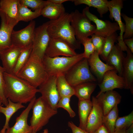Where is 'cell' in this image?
Listing matches in <instances>:
<instances>
[{
    "label": "cell",
    "mask_w": 133,
    "mask_h": 133,
    "mask_svg": "<svg viewBox=\"0 0 133 133\" xmlns=\"http://www.w3.org/2000/svg\"><path fill=\"white\" fill-rule=\"evenodd\" d=\"M4 78L5 96L13 102H30L38 92V89L12 73L5 72Z\"/></svg>",
    "instance_id": "1"
},
{
    "label": "cell",
    "mask_w": 133,
    "mask_h": 133,
    "mask_svg": "<svg viewBox=\"0 0 133 133\" xmlns=\"http://www.w3.org/2000/svg\"><path fill=\"white\" fill-rule=\"evenodd\" d=\"M71 13L65 12L58 19L48 21L47 30L50 38H58L68 43L75 50L81 48L71 24Z\"/></svg>",
    "instance_id": "2"
},
{
    "label": "cell",
    "mask_w": 133,
    "mask_h": 133,
    "mask_svg": "<svg viewBox=\"0 0 133 133\" xmlns=\"http://www.w3.org/2000/svg\"><path fill=\"white\" fill-rule=\"evenodd\" d=\"M16 75L36 88L49 76L42 61L31 56Z\"/></svg>",
    "instance_id": "3"
},
{
    "label": "cell",
    "mask_w": 133,
    "mask_h": 133,
    "mask_svg": "<svg viewBox=\"0 0 133 133\" xmlns=\"http://www.w3.org/2000/svg\"><path fill=\"white\" fill-rule=\"evenodd\" d=\"M84 58L83 53L72 57H50L45 55L42 63L48 76L65 75L76 63Z\"/></svg>",
    "instance_id": "4"
},
{
    "label": "cell",
    "mask_w": 133,
    "mask_h": 133,
    "mask_svg": "<svg viewBox=\"0 0 133 133\" xmlns=\"http://www.w3.org/2000/svg\"><path fill=\"white\" fill-rule=\"evenodd\" d=\"M32 109L33 114L30 120L32 132L36 133L49 122L50 119L57 113L40 96L36 99Z\"/></svg>",
    "instance_id": "5"
},
{
    "label": "cell",
    "mask_w": 133,
    "mask_h": 133,
    "mask_svg": "<svg viewBox=\"0 0 133 133\" xmlns=\"http://www.w3.org/2000/svg\"><path fill=\"white\" fill-rule=\"evenodd\" d=\"M69 84L74 87L87 82H95L96 79L91 73L87 59L83 58L74 65L65 75Z\"/></svg>",
    "instance_id": "6"
},
{
    "label": "cell",
    "mask_w": 133,
    "mask_h": 133,
    "mask_svg": "<svg viewBox=\"0 0 133 133\" xmlns=\"http://www.w3.org/2000/svg\"><path fill=\"white\" fill-rule=\"evenodd\" d=\"M71 24L77 40L81 44L86 38L94 34L95 25L82 13L76 10L71 13Z\"/></svg>",
    "instance_id": "7"
},
{
    "label": "cell",
    "mask_w": 133,
    "mask_h": 133,
    "mask_svg": "<svg viewBox=\"0 0 133 133\" xmlns=\"http://www.w3.org/2000/svg\"><path fill=\"white\" fill-rule=\"evenodd\" d=\"M48 21L35 28L30 56L42 61L50 37L47 32Z\"/></svg>",
    "instance_id": "8"
},
{
    "label": "cell",
    "mask_w": 133,
    "mask_h": 133,
    "mask_svg": "<svg viewBox=\"0 0 133 133\" xmlns=\"http://www.w3.org/2000/svg\"><path fill=\"white\" fill-rule=\"evenodd\" d=\"M41 97L53 109L57 110V104L61 98L57 86V77L49 76L39 87Z\"/></svg>",
    "instance_id": "9"
},
{
    "label": "cell",
    "mask_w": 133,
    "mask_h": 133,
    "mask_svg": "<svg viewBox=\"0 0 133 133\" xmlns=\"http://www.w3.org/2000/svg\"><path fill=\"white\" fill-rule=\"evenodd\" d=\"M82 13L95 24V34L106 37L117 31H120L119 26L116 22H112L109 20L99 19L90 12L89 7L88 6L83 9Z\"/></svg>",
    "instance_id": "10"
},
{
    "label": "cell",
    "mask_w": 133,
    "mask_h": 133,
    "mask_svg": "<svg viewBox=\"0 0 133 133\" xmlns=\"http://www.w3.org/2000/svg\"><path fill=\"white\" fill-rule=\"evenodd\" d=\"M123 3L122 0L108 1V8L110 12V18L113 20L114 19L120 29L119 35L118 36L117 38V44L123 51H126L128 47L124 43L123 38L125 31V24L122 22L121 17V10L123 7Z\"/></svg>",
    "instance_id": "11"
},
{
    "label": "cell",
    "mask_w": 133,
    "mask_h": 133,
    "mask_svg": "<svg viewBox=\"0 0 133 133\" xmlns=\"http://www.w3.org/2000/svg\"><path fill=\"white\" fill-rule=\"evenodd\" d=\"M67 42L58 38H50L45 55L50 57H72L77 54Z\"/></svg>",
    "instance_id": "12"
},
{
    "label": "cell",
    "mask_w": 133,
    "mask_h": 133,
    "mask_svg": "<svg viewBox=\"0 0 133 133\" xmlns=\"http://www.w3.org/2000/svg\"><path fill=\"white\" fill-rule=\"evenodd\" d=\"M35 26V21L33 20L23 29L13 30L11 37L12 45L22 49L33 44Z\"/></svg>",
    "instance_id": "13"
},
{
    "label": "cell",
    "mask_w": 133,
    "mask_h": 133,
    "mask_svg": "<svg viewBox=\"0 0 133 133\" xmlns=\"http://www.w3.org/2000/svg\"><path fill=\"white\" fill-rule=\"evenodd\" d=\"M117 73L115 70H108L105 73L102 81L99 84L100 90L98 95L116 88L125 89L123 78Z\"/></svg>",
    "instance_id": "14"
},
{
    "label": "cell",
    "mask_w": 133,
    "mask_h": 133,
    "mask_svg": "<svg viewBox=\"0 0 133 133\" xmlns=\"http://www.w3.org/2000/svg\"><path fill=\"white\" fill-rule=\"evenodd\" d=\"M92 106L88 117L85 130L89 133H93L103 124V111L97 98L92 97Z\"/></svg>",
    "instance_id": "15"
},
{
    "label": "cell",
    "mask_w": 133,
    "mask_h": 133,
    "mask_svg": "<svg viewBox=\"0 0 133 133\" xmlns=\"http://www.w3.org/2000/svg\"><path fill=\"white\" fill-rule=\"evenodd\" d=\"M0 52L12 45L11 37L14 27L17 24L9 19L0 9Z\"/></svg>",
    "instance_id": "16"
},
{
    "label": "cell",
    "mask_w": 133,
    "mask_h": 133,
    "mask_svg": "<svg viewBox=\"0 0 133 133\" xmlns=\"http://www.w3.org/2000/svg\"><path fill=\"white\" fill-rule=\"evenodd\" d=\"M35 97L29 102L27 108L17 117L14 125L6 130L5 133H32V129L27 123L29 113L32 109L35 99Z\"/></svg>",
    "instance_id": "17"
},
{
    "label": "cell",
    "mask_w": 133,
    "mask_h": 133,
    "mask_svg": "<svg viewBox=\"0 0 133 133\" xmlns=\"http://www.w3.org/2000/svg\"><path fill=\"white\" fill-rule=\"evenodd\" d=\"M22 49L12 45L0 52V58L5 72L12 73Z\"/></svg>",
    "instance_id": "18"
},
{
    "label": "cell",
    "mask_w": 133,
    "mask_h": 133,
    "mask_svg": "<svg viewBox=\"0 0 133 133\" xmlns=\"http://www.w3.org/2000/svg\"><path fill=\"white\" fill-rule=\"evenodd\" d=\"M96 97L101 105L104 116L107 114L116 105H118L121 99L120 95L113 90L97 95Z\"/></svg>",
    "instance_id": "19"
},
{
    "label": "cell",
    "mask_w": 133,
    "mask_h": 133,
    "mask_svg": "<svg viewBox=\"0 0 133 133\" xmlns=\"http://www.w3.org/2000/svg\"><path fill=\"white\" fill-rule=\"evenodd\" d=\"M99 56L98 53L95 51L87 60L90 70L95 74L100 83L106 71L115 69L113 67L103 63Z\"/></svg>",
    "instance_id": "20"
},
{
    "label": "cell",
    "mask_w": 133,
    "mask_h": 133,
    "mask_svg": "<svg viewBox=\"0 0 133 133\" xmlns=\"http://www.w3.org/2000/svg\"><path fill=\"white\" fill-rule=\"evenodd\" d=\"M127 55L125 57L122 77L126 84L125 89L130 90L133 94V55L128 48Z\"/></svg>",
    "instance_id": "21"
},
{
    "label": "cell",
    "mask_w": 133,
    "mask_h": 133,
    "mask_svg": "<svg viewBox=\"0 0 133 133\" xmlns=\"http://www.w3.org/2000/svg\"><path fill=\"white\" fill-rule=\"evenodd\" d=\"M124 58L123 51L117 43L114 46L105 61L114 68L119 75L122 76Z\"/></svg>",
    "instance_id": "22"
},
{
    "label": "cell",
    "mask_w": 133,
    "mask_h": 133,
    "mask_svg": "<svg viewBox=\"0 0 133 133\" xmlns=\"http://www.w3.org/2000/svg\"><path fill=\"white\" fill-rule=\"evenodd\" d=\"M19 2L20 0H0V9L8 18L17 23Z\"/></svg>",
    "instance_id": "23"
},
{
    "label": "cell",
    "mask_w": 133,
    "mask_h": 133,
    "mask_svg": "<svg viewBox=\"0 0 133 133\" xmlns=\"http://www.w3.org/2000/svg\"><path fill=\"white\" fill-rule=\"evenodd\" d=\"M8 103L5 107L0 106V112L5 115L6 119L4 125L1 130L0 133H5L9 127V123L12 116L19 109L24 108L25 106L22 104L15 103L8 99Z\"/></svg>",
    "instance_id": "24"
},
{
    "label": "cell",
    "mask_w": 133,
    "mask_h": 133,
    "mask_svg": "<svg viewBox=\"0 0 133 133\" xmlns=\"http://www.w3.org/2000/svg\"><path fill=\"white\" fill-rule=\"evenodd\" d=\"M48 3L41 11V15L50 20L56 19L65 13V8L63 4L52 3L49 0Z\"/></svg>",
    "instance_id": "25"
},
{
    "label": "cell",
    "mask_w": 133,
    "mask_h": 133,
    "mask_svg": "<svg viewBox=\"0 0 133 133\" xmlns=\"http://www.w3.org/2000/svg\"><path fill=\"white\" fill-rule=\"evenodd\" d=\"M92 106L90 100H79L78 114L80 123L79 127L85 130L87 119Z\"/></svg>",
    "instance_id": "26"
},
{
    "label": "cell",
    "mask_w": 133,
    "mask_h": 133,
    "mask_svg": "<svg viewBox=\"0 0 133 133\" xmlns=\"http://www.w3.org/2000/svg\"><path fill=\"white\" fill-rule=\"evenodd\" d=\"M97 86L94 82L83 83L73 87L74 95L79 100H90L91 96Z\"/></svg>",
    "instance_id": "27"
},
{
    "label": "cell",
    "mask_w": 133,
    "mask_h": 133,
    "mask_svg": "<svg viewBox=\"0 0 133 133\" xmlns=\"http://www.w3.org/2000/svg\"><path fill=\"white\" fill-rule=\"evenodd\" d=\"M71 1L76 6L84 4L89 7L96 8L101 17H103V15L108 11L107 0H72Z\"/></svg>",
    "instance_id": "28"
},
{
    "label": "cell",
    "mask_w": 133,
    "mask_h": 133,
    "mask_svg": "<svg viewBox=\"0 0 133 133\" xmlns=\"http://www.w3.org/2000/svg\"><path fill=\"white\" fill-rule=\"evenodd\" d=\"M57 86L61 98L64 97L71 98L74 95V87L68 83L65 75H60L57 77Z\"/></svg>",
    "instance_id": "29"
},
{
    "label": "cell",
    "mask_w": 133,
    "mask_h": 133,
    "mask_svg": "<svg viewBox=\"0 0 133 133\" xmlns=\"http://www.w3.org/2000/svg\"><path fill=\"white\" fill-rule=\"evenodd\" d=\"M42 10L32 11L19 2L18 7V21L19 22L20 21L28 22L32 21L41 15Z\"/></svg>",
    "instance_id": "30"
},
{
    "label": "cell",
    "mask_w": 133,
    "mask_h": 133,
    "mask_svg": "<svg viewBox=\"0 0 133 133\" xmlns=\"http://www.w3.org/2000/svg\"><path fill=\"white\" fill-rule=\"evenodd\" d=\"M33 44L22 48L18 56L12 74L17 75L28 61L31 55Z\"/></svg>",
    "instance_id": "31"
},
{
    "label": "cell",
    "mask_w": 133,
    "mask_h": 133,
    "mask_svg": "<svg viewBox=\"0 0 133 133\" xmlns=\"http://www.w3.org/2000/svg\"><path fill=\"white\" fill-rule=\"evenodd\" d=\"M118 115V110L117 105L103 117V124L108 129L110 133H113L115 131V124Z\"/></svg>",
    "instance_id": "32"
},
{
    "label": "cell",
    "mask_w": 133,
    "mask_h": 133,
    "mask_svg": "<svg viewBox=\"0 0 133 133\" xmlns=\"http://www.w3.org/2000/svg\"><path fill=\"white\" fill-rule=\"evenodd\" d=\"M118 35L116 32L106 37L101 53L100 55L101 58L105 61L115 45L117 41Z\"/></svg>",
    "instance_id": "33"
},
{
    "label": "cell",
    "mask_w": 133,
    "mask_h": 133,
    "mask_svg": "<svg viewBox=\"0 0 133 133\" xmlns=\"http://www.w3.org/2000/svg\"><path fill=\"white\" fill-rule=\"evenodd\" d=\"M133 124V111L129 115L121 117H118L116 122L115 130L126 129Z\"/></svg>",
    "instance_id": "34"
},
{
    "label": "cell",
    "mask_w": 133,
    "mask_h": 133,
    "mask_svg": "<svg viewBox=\"0 0 133 133\" xmlns=\"http://www.w3.org/2000/svg\"><path fill=\"white\" fill-rule=\"evenodd\" d=\"M48 2V0H20L21 4L28 8H31L34 11L42 10Z\"/></svg>",
    "instance_id": "35"
},
{
    "label": "cell",
    "mask_w": 133,
    "mask_h": 133,
    "mask_svg": "<svg viewBox=\"0 0 133 133\" xmlns=\"http://www.w3.org/2000/svg\"><path fill=\"white\" fill-rule=\"evenodd\" d=\"M125 22V29L124 33L123 35V40L133 37V18L128 17L125 14H121Z\"/></svg>",
    "instance_id": "36"
},
{
    "label": "cell",
    "mask_w": 133,
    "mask_h": 133,
    "mask_svg": "<svg viewBox=\"0 0 133 133\" xmlns=\"http://www.w3.org/2000/svg\"><path fill=\"white\" fill-rule=\"evenodd\" d=\"M70 97H67L61 98L57 104V108H63L67 111L70 117L73 118L75 116L76 114L70 105Z\"/></svg>",
    "instance_id": "37"
},
{
    "label": "cell",
    "mask_w": 133,
    "mask_h": 133,
    "mask_svg": "<svg viewBox=\"0 0 133 133\" xmlns=\"http://www.w3.org/2000/svg\"><path fill=\"white\" fill-rule=\"evenodd\" d=\"M84 47V51L83 53L84 58L88 59L95 51L91 38L88 37L82 43Z\"/></svg>",
    "instance_id": "38"
},
{
    "label": "cell",
    "mask_w": 133,
    "mask_h": 133,
    "mask_svg": "<svg viewBox=\"0 0 133 133\" xmlns=\"http://www.w3.org/2000/svg\"><path fill=\"white\" fill-rule=\"evenodd\" d=\"M5 72V70L0 65V99L2 103L6 106L8 104V101L4 94V73Z\"/></svg>",
    "instance_id": "39"
},
{
    "label": "cell",
    "mask_w": 133,
    "mask_h": 133,
    "mask_svg": "<svg viewBox=\"0 0 133 133\" xmlns=\"http://www.w3.org/2000/svg\"><path fill=\"white\" fill-rule=\"evenodd\" d=\"M91 39L95 48V51L99 55L105 41L106 37L95 34L91 36Z\"/></svg>",
    "instance_id": "40"
},
{
    "label": "cell",
    "mask_w": 133,
    "mask_h": 133,
    "mask_svg": "<svg viewBox=\"0 0 133 133\" xmlns=\"http://www.w3.org/2000/svg\"><path fill=\"white\" fill-rule=\"evenodd\" d=\"M68 126L71 129L72 133H89L85 130L77 126L71 121H68Z\"/></svg>",
    "instance_id": "41"
},
{
    "label": "cell",
    "mask_w": 133,
    "mask_h": 133,
    "mask_svg": "<svg viewBox=\"0 0 133 133\" xmlns=\"http://www.w3.org/2000/svg\"><path fill=\"white\" fill-rule=\"evenodd\" d=\"M124 42L131 52L133 53V37L123 40Z\"/></svg>",
    "instance_id": "42"
},
{
    "label": "cell",
    "mask_w": 133,
    "mask_h": 133,
    "mask_svg": "<svg viewBox=\"0 0 133 133\" xmlns=\"http://www.w3.org/2000/svg\"><path fill=\"white\" fill-rule=\"evenodd\" d=\"M93 133H110L106 127L102 124Z\"/></svg>",
    "instance_id": "43"
},
{
    "label": "cell",
    "mask_w": 133,
    "mask_h": 133,
    "mask_svg": "<svg viewBox=\"0 0 133 133\" xmlns=\"http://www.w3.org/2000/svg\"><path fill=\"white\" fill-rule=\"evenodd\" d=\"M49 1L52 3L58 4H62L65 2L71 1V0H49Z\"/></svg>",
    "instance_id": "44"
},
{
    "label": "cell",
    "mask_w": 133,
    "mask_h": 133,
    "mask_svg": "<svg viewBox=\"0 0 133 133\" xmlns=\"http://www.w3.org/2000/svg\"><path fill=\"white\" fill-rule=\"evenodd\" d=\"M127 133H133V124L126 130Z\"/></svg>",
    "instance_id": "45"
},
{
    "label": "cell",
    "mask_w": 133,
    "mask_h": 133,
    "mask_svg": "<svg viewBox=\"0 0 133 133\" xmlns=\"http://www.w3.org/2000/svg\"><path fill=\"white\" fill-rule=\"evenodd\" d=\"M126 130L124 129L118 130L115 131L113 133H127Z\"/></svg>",
    "instance_id": "46"
},
{
    "label": "cell",
    "mask_w": 133,
    "mask_h": 133,
    "mask_svg": "<svg viewBox=\"0 0 133 133\" xmlns=\"http://www.w3.org/2000/svg\"><path fill=\"white\" fill-rule=\"evenodd\" d=\"M32 133H36L32 132ZM42 133H49V131L47 129H45L44 130L43 132Z\"/></svg>",
    "instance_id": "47"
},
{
    "label": "cell",
    "mask_w": 133,
    "mask_h": 133,
    "mask_svg": "<svg viewBox=\"0 0 133 133\" xmlns=\"http://www.w3.org/2000/svg\"><path fill=\"white\" fill-rule=\"evenodd\" d=\"M2 103L1 101L0 100V106H1V104Z\"/></svg>",
    "instance_id": "48"
},
{
    "label": "cell",
    "mask_w": 133,
    "mask_h": 133,
    "mask_svg": "<svg viewBox=\"0 0 133 133\" xmlns=\"http://www.w3.org/2000/svg\"></svg>",
    "instance_id": "49"
}]
</instances>
